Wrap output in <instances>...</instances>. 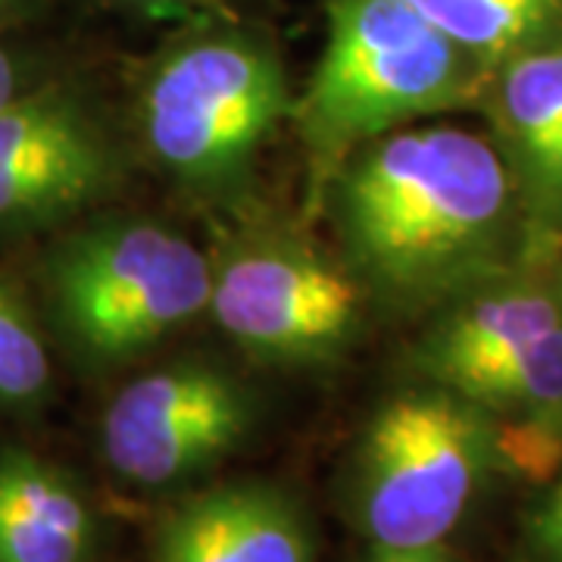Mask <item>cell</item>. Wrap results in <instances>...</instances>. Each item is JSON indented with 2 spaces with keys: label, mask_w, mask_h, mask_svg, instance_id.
Returning a JSON list of instances; mask_svg holds the SVG:
<instances>
[{
  "label": "cell",
  "mask_w": 562,
  "mask_h": 562,
  "mask_svg": "<svg viewBox=\"0 0 562 562\" xmlns=\"http://www.w3.org/2000/svg\"><path fill=\"white\" fill-rule=\"evenodd\" d=\"M288 113L279 60L244 38L181 47L144 94V132L172 172L188 181L238 176Z\"/></svg>",
  "instance_id": "5"
},
{
  "label": "cell",
  "mask_w": 562,
  "mask_h": 562,
  "mask_svg": "<svg viewBox=\"0 0 562 562\" xmlns=\"http://www.w3.org/2000/svg\"><path fill=\"white\" fill-rule=\"evenodd\" d=\"M543 176H553V179H562V144H560V150L553 154V160H550V166L543 169Z\"/></svg>",
  "instance_id": "20"
},
{
  "label": "cell",
  "mask_w": 562,
  "mask_h": 562,
  "mask_svg": "<svg viewBox=\"0 0 562 562\" xmlns=\"http://www.w3.org/2000/svg\"><path fill=\"white\" fill-rule=\"evenodd\" d=\"M465 54L513 60L562 32V0H409Z\"/></svg>",
  "instance_id": "12"
},
{
  "label": "cell",
  "mask_w": 562,
  "mask_h": 562,
  "mask_svg": "<svg viewBox=\"0 0 562 562\" xmlns=\"http://www.w3.org/2000/svg\"><path fill=\"white\" fill-rule=\"evenodd\" d=\"M106 181L110 154L76 103L20 94L0 110V222L69 213Z\"/></svg>",
  "instance_id": "8"
},
{
  "label": "cell",
  "mask_w": 562,
  "mask_h": 562,
  "mask_svg": "<svg viewBox=\"0 0 562 562\" xmlns=\"http://www.w3.org/2000/svg\"><path fill=\"white\" fill-rule=\"evenodd\" d=\"M66 331L103 360H122L210 306L203 254L157 222H122L72 241L54 266Z\"/></svg>",
  "instance_id": "4"
},
{
  "label": "cell",
  "mask_w": 562,
  "mask_h": 562,
  "mask_svg": "<svg viewBox=\"0 0 562 562\" xmlns=\"http://www.w3.org/2000/svg\"><path fill=\"white\" fill-rule=\"evenodd\" d=\"M154 562H313V543L281 494L232 484L179 503L154 535Z\"/></svg>",
  "instance_id": "9"
},
{
  "label": "cell",
  "mask_w": 562,
  "mask_h": 562,
  "mask_svg": "<svg viewBox=\"0 0 562 562\" xmlns=\"http://www.w3.org/2000/svg\"><path fill=\"white\" fill-rule=\"evenodd\" d=\"M369 562H403V553L401 550H382V547H375Z\"/></svg>",
  "instance_id": "19"
},
{
  "label": "cell",
  "mask_w": 562,
  "mask_h": 562,
  "mask_svg": "<svg viewBox=\"0 0 562 562\" xmlns=\"http://www.w3.org/2000/svg\"><path fill=\"white\" fill-rule=\"evenodd\" d=\"M328 16V44L301 103L303 132L322 150L382 138L469 98L472 54L409 0H331Z\"/></svg>",
  "instance_id": "2"
},
{
  "label": "cell",
  "mask_w": 562,
  "mask_h": 562,
  "mask_svg": "<svg viewBox=\"0 0 562 562\" xmlns=\"http://www.w3.org/2000/svg\"><path fill=\"white\" fill-rule=\"evenodd\" d=\"M50 382V362L35 322L20 297L0 281V401H38Z\"/></svg>",
  "instance_id": "15"
},
{
  "label": "cell",
  "mask_w": 562,
  "mask_h": 562,
  "mask_svg": "<svg viewBox=\"0 0 562 562\" xmlns=\"http://www.w3.org/2000/svg\"><path fill=\"white\" fill-rule=\"evenodd\" d=\"M88 543L79 491L32 453H0V562H81Z\"/></svg>",
  "instance_id": "10"
},
{
  "label": "cell",
  "mask_w": 562,
  "mask_h": 562,
  "mask_svg": "<svg viewBox=\"0 0 562 562\" xmlns=\"http://www.w3.org/2000/svg\"><path fill=\"white\" fill-rule=\"evenodd\" d=\"M447 391L482 409H525L531 416L562 413V322L465 372Z\"/></svg>",
  "instance_id": "13"
},
{
  "label": "cell",
  "mask_w": 562,
  "mask_h": 562,
  "mask_svg": "<svg viewBox=\"0 0 562 562\" xmlns=\"http://www.w3.org/2000/svg\"><path fill=\"white\" fill-rule=\"evenodd\" d=\"M560 306L550 294L535 288H509L484 294L469 303L441 328L428 350V366L435 379L450 387L460 375L479 369L494 357L513 350L516 344L560 325Z\"/></svg>",
  "instance_id": "11"
},
{
  "label": "cell",
  "mask_w": 562,
  "mask_h": 562,
  "mask_svg": "<svg viewBox=\"0 0 562 562\" xmlns=\"http://www.w3.org/2000/svg\"><path fill=\"white\" fill-rule=\"evenodd\" d=\"M22 94V69L10 50L0 47V110Z\"/></svg>",
  "instance_id": "17"
},
{
  "label": "cell",
  "mask_w": 562,
  "mask_h": 562,
  "mask_svg": "<svg viewBox=\"0 0 562 562\" xmlns=\"http://www.w3.org/2000/svg\"><path fill=\"white\" fill-rule=\"evenodd\" d=\"M403 562H457L443 543H431V547H422V550H401Z\"/></svg>",
  "instance_id": "18"
},
{
  "label": "cell",
  "mask_w": 562,
  "mask_h": 562,
  "mask_svg": "<svg viewBox=\"0 0 562 562\" xmlns=\"http://www.w3.org/2000/svg\"><path fill=\"white\" fill-rule=\"evenodd\" d=\"M509 176L497 150L453 125L375 138L347 169L341 228L382 288L419 297L457 284L501 247Z\"/></svg>",
  "instance_id": "1"
},
{
  "label": "cell",
  "mask_w": 562,
  "mask_h": 562,
  "mask_svg": "<svg viewBox=\"0 0 562 562\" xmlns=\"http://www.w3.org/2000/svg\"><path fill=\"white\" fill-rule=\"evenodd\" d=\"M531 543L538 547L543 562H562V479L531 519Z\"/></svg>",
  "instance_id": "16"
},
{
  "label": "cell",
  "mask_w": 562,
  "mask_h": 562,
  "mask_svg": "<svg viewBox=\"0 0 562 562\" xmlns=\"http://www.w3.org/2000/svg\"><path fill=\"white\" fill-rule=\"evenodd\" d=\"M10 3H13V0H0V13H3V10H7Z\"/></svg>",
  "instance_id": "21"
},
{
  "label": "cell",
  "mask_w": 562,
  "mask_h": 562,
  "mask_svg": "<svg viewBox=\"0 0 562 562\" xmlns=\"http://www.w3.org/2000/svg\"><path fill=\"white\" fill-rule=\"evenodd\" d=\"M501 106L522 154L543 172L562 144V47H535L506 63Z\"/></svg>",
  "instance_id": "14"
},
{
  "label": "cell",
  "mask_w": 562,
  "mask_h": 562,
  "mask_svg": "<svg viewBox=\"0 0 562 562\" xmlns=\"http://www.w3.org/2000/svg\"><path fill=\"white\" fill-rule=\"evenodd\" d=\"M250 425L244 394L216 369L169 366L122 387L101 422L103 457L125 482L160 487L225 457Z\"/></svg>",
  "instance_id": "6"
},
{
  "label": "cell",
  "mask_w": 562,
  "mask_h": 562,
  "mask_svg": "<svg viewBox=\"0 0 562 562\" xmlns=\"http://www.w3.org/2000/svg\"><path fill=\"white\" fill-rule=\"evenodd\" d=\"M497 457L482 406L453 391H409L372 419L360 450L357 506L382 550H422L457 528Z\"/></svg>",
  "instance_id": "3"
},
{
  "label": "cell",
  "mask_w": 562,
  "mask_h": 562,
  "mask_svg": "<svg viewBox=\"0 0 562 562\" xmlns=\"http://www.w3.org/2000/svg\"><path fill=\"white\" fill-rule=\"evenodd\" d=\"M210 306L247 350L279 360H310L353 331L360 291L331 262L294 247L238 254L213 279Z\"/></svg>",
  "instance_id": "7"
}]
</instances>
